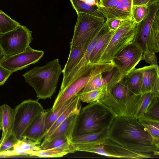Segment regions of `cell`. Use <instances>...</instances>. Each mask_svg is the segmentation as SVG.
<instances>
[{
  "instance_id": "7bdbcfd3",
  "label": "cell",
  "mask_w": 159,
  "mask_h": 159,
  "mask_svg": "<svg viewBox=\"0 0 159 159\" xmlns=\"http://www.w3.org/2000/svg\"><path fill=\"white\" fill-rule=\"evenodd\" d=\"M98 0H96V1L98 2Z\"/></svg>"
},
{
  "instance_id": "277c9868",
  "label": "cell",
  "mask_w": 159,
  "mask_h": 159,
  "mask_svg": "<svg viewBox=\"0 0 159 159\" xmlns=\"http://www.w3.org/2000/svg\"><path fill=\"white\" fill-rule=\"evenodd\" d=\"M133 43L143 52H159V2L149 6L145 18L137 24Z\"/></svg>"
},
{
  "instance_id": "4dcf8cb0",
  "label": "cell",
  "mask_w": 159,
  "mask_h": 159,
  "mask_svg": "<svg viewBox=\"0 0 159 159\" xmlns=\"http://www.w3.org/2000/svg\"><path fill=\"white\" fill-rule=\"evenodd\" d=\"M72 138L64 135L57 137L51 141L40 144L41 149H47L55 148L61 147L72 143Z\"/></svg>"
},
{
  "instance_id": "ac0fdd59",
  "label": "cell",
  "mask_w": 159,
  "mask_h": 159,
  "mask_svg": "<svg viewBox=\"0 0 159 159\" xmlns=\"http://www.w3.org/2000/svg\"><path fill=\"white\" fill-rule=\"evenodd\" d=\"M92 39L84 44L70 48L67 61L63 69V78L65 77L69 74L80 60Z\"/></svg>"
},
{
  "instance_id": "7402d4cb",
  "label": "cell",
  "mask_w": 159,
  "mask_h": 159,
  "mask_svg": "<svg viewBox=\"0 0 159 159\" xmlns=\"http://www.w3.org/2000/svg\"><path fill=\"white\" fill-rule=\"evenodd\" d=\"M81 101L80 95L78 94L76 95L73 101L69 107L46 132L45 136L48 135L53 132L68 117L73 114L78 113L81 108Z\"/></svg>"
},
{
  "instance_id": "7a4b0ae2",
  "label": "cell",
  "mask_w": 159,
  "mask_h": 159,
  "mask_svg": "<svg viewBox=\"0 0 159 159\" xmlns=\"http://www.w3.org/2000/svg\"><path fill=\"white\" fill-rule=\"evenodd\" d=\"M62 71L59 59L56 58L43 66L34 67L22 75L34 89L38 99L45 100L51 98L55 93Z\"/></svg>"
},
{
  "instance_id": "1f68e13d",
  "label": "cell",
  "mask_w": 159,
  "mask_h": 159,
  "mask_svg": "<svg viewBox=\"0 0 159 159\" xmlns=\"http://www.w3.org/2000/svg\"><path fill=\"white\" fill-rule=\"evenodd\" d=\"M155 98L153 93L149 92L141 94L140 103L135 118L138 119L146 112L149 104Z\"/></svg>"
},
{
  "instance_id": "52a82bcc",
  "label": "cell",
  "mask_w": 159,
  "mask_h": 159,
  "mask_svg": "<svg viewBox=\"0 0 159 159\" xmlns=\"http://www.w3.org/2000/svg\"><path fill=\"white\" fill-rule=\"evenodd\" d=\"M143 53L141 48L133 43L113 58L114 73L107 86L108 91L135 69L142 59Z\"/></svg>"
},
{
  "instance_id": "2e32d148",
  "label": "cell",
  "mask_w": 159,
  "mask_h": 159,
  "mask_svg": "<svg viewBox=\"0 0 159 159\" xmlns=\"http://www.w3.org/2000/svg\"><path fill=\"white\" fill-rule=\"evenodd\" d=\"M49 110L44 111L28 127L24 132L22 137L41 144L45 136V119Z\"/></svg>"
},
{
  "instance_id": "9a60e30c",
  "label": "cell",
  "mask_w": 159,
  "mask_h": 159,
  "mask_svg": "<svg viewBox=\"0 0 159 159\" xmlns=\"http://www.w3.org/2000/svg\"><path fill=\"white\" fill-rule=\"evenodd\" d=\"M16 110L7 104L0 106V128L2 131L0 145L12 134Z\"/></svg>"
},
{
  "instance_id": "e575fe53",
  "label": "cell",
  "mask_w": 159,
  "mask_h": 159,
  "mask_svg": "<svg viewBox=\"0 0 159 159\" xmlns=\"http://www.w3.org/2000/svg\"><path fill=\"white\" fill-rule=\"evenodd\" d=\"M143 115L152 119L159 120V97L153 99Z\"/></svg>"
},
{
  "instance_id": "8992f818",
  "label": "cell",
  "mask_w": 159,
  "mask_h": 159,
  "mask_svg": "<svg viewBox=\"0 0 159 159\" xmlns=\"http://www.w3.org/2000/svg\"><path fill=\"white\" fill-rule=\"evenodd\" d=\"M136 25L133 19L121 20L98 64L112 63L115 56L133 43Z\"/></svg>"
},
{
  "instance_id": "d4e9b609",
  "label": "cell",
  "mask_w": 159,
  "mask_h": 159,
  "mask_svg": "<svg viewBox=\"0 0 159 159\" xmlns=\"http://www.w3.org/2000/svg\"><path fill=\"white\" fill-rule=\"evenodd\" d=\"M114 71L113 68L110 71L107 72L104 77L102 76V73L98 74L89 82L78 94L80 95L91 90L107 86L112 78Z\"/></svg>"
},
{
  "instance_id": "4fadbf2b",
  "label": "cell",
  "mask_w": 159,
  "mask_h": 159,
  "mask_svg": "<svg viewBox=\"0 0 159 159\" xmlns=\"http://www.w3.org/2000/svg\"><path fill=\"white\" fill-rule=\"evenodd\" d=\"M141 94H135L128 99L116 100L105 95L98 102L108 108L116 116L135 118L140 103Z\"/></svg>"
},
{
  "instance_id": "5b68a950",
  "label": "cell",
  "mask_w": 159,
  "mask_h": 159,
  "mask_svg": "<svg viewBox=\"0 0 159 159\" xmlns=\"http://www.w3.org/2000/svg\"><path fill=\"white\" fill-rule=\"evenodd\" d=\"M114 67L112 63H89L87 68L78 78L63 90L59 92L51 111H54L67 101L78 95L85 85L98 75L110 72Z\"/></svg>"
},
{
  "instance_id": "603a6c76",
  "label": "cell",
  "mask_w": 159,
  "mask_h": 159,
  "mask_svg": "<svg viewBox=\"0 0 159 159\" xmlns=\"http://www.w3.org/2000/svg\"><path fill=\"white\" fill-rule=\"evenodd\" d=\"M138 120L151 136L153 143L159 147V120L152 119L145 115Z\"/></svg>"
},
{
  "instance_id": "ba28073f",
  "label": "cell",
  "mask_w": 159,
  "mask_h": 159,
  "mask_svg": "<svg viewBox=\"0 0 159 159\" xmlns=\"http://www.w3.org/2000/svg\"><path fill=\"white\" fill-rule=\"evenodd\" d=\"M70 48L84 44L91 40L105 22L103 16L97 17L82 13H77Z\"/></svg>"
},
{
  "instance_id": "6da1fadb",
  "label": "cell",
  "mask_w": 159,
  "mask_h": 159,
  "mask_svg": "<svg viewBox=\"0 0 159 159\" xmlns=\"http://www.w3.org/2000/svg\"><path fill=\"white\" fill-rule=\"evenodd\" d=\"M108 139L125 148L147 156H159V147L138 119L116 116L108 129Z\"/></svg>"
},
{
  "instance_id": "ee69618b",
  "label": "cell",
  "mask_w": 159,
  "mask_h": 159,
  "mask_svg": "<svg viewBox=\"0 0 159 159\" xmlns=\"http://www.w3.org/2000/svg\"><path fill=\"white\" fill-rule=\"evenodd\" d=\"M1 129L0 128V131H1Z\"/></svg>"
},
{
  "instance_id": "4316f807",
  "label": "cell",
  "mask_w": 159,
  "mask_h": 159,
  "mask_svg": "<svg viewBox=\"0 0 159 159\" xmlns=\"http://www.w3.org/2000/svg\"><path fill=\"white\" fill-rule=\"evenodd\" d=\"M130 90L135 94H140L142 82V73L134 69L125 77Z\"/></svg>"
},
{
  "instance_id": "f35d334b",
  "label": "cell",
  "mask_w": 159,
  "mask_h": 159,
  "mask_svg": "<svg viewBox=\"0 0 159 159\" xmlns=\"http://www.w3.org/2000/svg\"><path fill=\"white\" fill-rule=\"evenodd\" d=\"M12 73L0 65V86L5 83Z\"/></svg>"
},
{
  "instance_id": "3957f363",
  "label": "cell",
  "mask_w": 159,
  "mask_h": 159,
  "mask_svg": "<svg viewBox=\"0 0 159 159\" xmlns=\"http://www.w3.org/2000/svg\"><path fill=\"white\" fill-rule=\"evenodd\" d=\"M115 116L99 102L81 108L77 118L72 137L100 132L109 128Z\"/></svg>"
},
{
  "instance_id": "f1b7e54d",
  "label": "cell",
  "mask_w": 159,
  "mask_h": 159,
  "mask_svg": "<svg viewBox=\"0 0 159 159\" xmlns=\"http://www.w3.org/2000/svg\"><path fill=\"white\" fill-rule=\"evenodd\" d=\"M107 92V86L91 90L84 93L80 95L81 101L88 103L98 102Z\"/></svg>"
},
{
  "instance_id": "7c38bea8",
  "label": "cell",
  "mask_w": 159,
  "mask_h": 159,
  "mask_svg": "<svg viewBox=\"0 0 159 159\" xmlns=\"http://www.w3.org/2000/svg\"><path fill=\"white\" fill-rule=\"evenodd\" d=\"M98 11L107 19H132L133 0H98Z\"/></svg>"
},
{
  "instance_id": "60d3db41",
  "label": "cell",
  "mask_w": 159,
  "mask_h": 159,
  "mask_svg": "<svg viewBox=\"0 0 159 159\" xmlns=\"http://www.w3.org/2000/svg\"><path fill=\"white\" fill-rule=\"evenodd\" d=\"M121 20L117 18L108 19L106 21L110 30H116L119 26Z\"/></svg>"
},
{
  "instance_id": "ab89813d",
  "label": "cell",
  "mask_w": 159,
  "mask_h": 159,
  "mask_svg": "<svg viewBox=\"0 0 159 159\" xmlns=\"http://www.w3.org/2000/svg\"><path fill=\"white\" fill-rule=\"evenodd\" d=\"M157 2H159V0H133V7L145 6L149 7Z\"/></svg>"
},
{
  "instance_id": "d590c367",
  "label": "cell",
  "mask_w": 159,
  "mask_h": 159,
  "mask_svg": "<svg viewBox=\"0 0 159 159\" xmlns=\"http://www.w3.org/2000/svg\"><path fill=\"white\" fill-rule=\"evenodd\" d=\"M12 148V149H10L0 153V157H7L16 156H28L25 153L20 149L17 143L13 145Z\"/></svg>"
},
{
  "instance_id": "5bb4252c",
  "label": "cell",
  "mask_w": 159,
  "mask_h": 159,
  "mask_svg": "<svg viewBox=\"0 0 159 159\" xmlns=\"http://www.w3.org/2000/svg\"><path fill=\"white\" fill-rule=\"evenodd\" d=\"M142 74L141 94L152 92L154 97H159L158 66L150 65L137 69Z\"/></svg>"
},
{
  "instance_id": "e0dca14e",
  "label": "cell",
  "mask_w": 159,
  "mask_h": 159,
  "mask_svg": "<svg viewBox=\"0 0 159 159\" xmlns=\"http://www.w3.org/2000/svg\"><path fill=\"white\" fill-rule=\"evenodd\" d=\"M78 113L73 114L67 118L53 132L45 136L41 143L49 142L57 137L64 135L72 138L73 134Z\"/></svg>"
},
{
  "instance_id": "ffe728a7",
  "label": "cell",
  "mask_w": 159,
  "mask_h": 159,
  "mask_svg": "<svg viewBox=\"0 0 159 159\" xmlns=\"http://www.w3.org/2000/svg\"><path fill=\"white\" fill-rule=\"evenodd\" d=\"M134 95L129 89L125 78L107 91L105 95L113 100H123L128 99Z\"/></svg>"
},
{
  "instance_id": "b9f144b4",
  "label": "cell",
  "mask_w": 159,
  "mask_h": 159,
  "mask_svg": "<svg viewBox=\"0 0 159 159\" xmlns=\"http://www.w3.org/2000/svg\"><path fill=\"white\" fill-rule=\"evenodd\" d=\"M1 34L0 33V35ZM3 55L1 50V49L0 47V60L2 58V57H3Z\"/></svg>"
},
{
  "instance_id": "83f0119b",
  "label": "cell",
  "mask_w": 159,
  "mask_h": 159,
  "mask_svg": "<svg viewBox=\"0 0 159 159\" xmlns=\"http://www.w3.org/2000/svg\"><path fill=\"white\" fill-rule=\"evenodd\" d=\"M75 96L67 101L63 105L54 111H52L50 109H49L45 121L46 133L59 117L69 107L73 101Z\"/></svg>"
},
{
  "instance_id": "cb8c5ba5",
  "label": "cell",
  "mask_w": 159,
  "mask_h": 159,
  "mask_svg": "<svg viewBox=\"0 0 159 159\" xmlns=\"http://www.w3.org/2000/svg\"><path fill=\"white\" fill-rule=\"evenodd\" d=\"M109 128L98 132L73 137L72 144H84L101 142L108 138Z\"/></svg>"
},
{
  "instance_id": "44dd1931",
  "label": "cell",
  "mask_w": 159,
  "mask_h": 159,
  "mask_svg": "<svg viewBox=\"0 0 159 159\" xmlns=\"http://www.w3.org/2000/svg\"><path fill=\"white\" fill-rule=\"evenodd\" d=\"M116 30H109L97 41L89 56V63L98 64L102 54Z\"/></svg>"
},
{
  "instance_id": "8d00e7d4",
  "label": "cell",
  "mask_w": 159,
  "mask_h": 159,
  "mask_svg": "<svg viewBox=\"0 0 159 159\" xmlns=\"http://www.w3.org/2000/svg\"><path fill=\"white\" fill-rule=\"evenodd\" d=\"M18 140L12 134L0 145V153L12 148Z\"/></svg>"
},
{
  "instance_id": "484cf974",
  "label": "cell",
  "mask_w": 159,
  "mask_h": 159,
  "mask_svg": "<svg viewBox=\"0 0 159 159\" xmlns=\"http://www.w3.org/2000/svg\"><path fill=\"white\" fill-rule=\"evenodd\" d=\"M70 2L77 13H82L97 17L103 16L99 11L97 4L90 5L82 0H70Z\"/></svg>"
},
{
  "instance_id": "8fae6325",
  "label": "cell",
  "mask_w": 159,
  "mask_h": 159,
  "mask_svg": "<svg viewBox=\"0 0 159 159\" xmlns=\"http://www.w3.org/2000/svg\"><path fill=\"white\" fill-rule=\"evenodd\" d=\"M44 54L43 51L34 49L29 46L17 54L3 56L0 60V65L13 73L38 62Z\"/></svg>"
},
{
  "instance_id": "d6986e66",
  "label": "cell",
  "mask_w": 159,
  "mask_h": 159,
  "mask_svg": "<svg viewBox=\"0 0 159 159\" xmlns=\"http://www.w3.org/2000/svg\"><path fill=\"white\" fill-rule=\"evenodd\" d=\"M76 152L72 143L61 147L34 151L30 153V156L41 158L59 157Z\"/></svg>"
},
{
  "instance_id": "d6a6232c",
  "label": "cell",
  "mask_w": 159,
  "mask_h": 159,
  "mask_svg": "<svg viewBox=\"0 0 159 159\" xmlns=\"http://www.w3.org/2000/svg\"><path fill=\"white\" fill-rule=\"evenodd\" d=\"M17 143L20 149L28 156H30V153L32 152L41 149L40 145L39 146L40 144L25 137H22L20 140H18Z\"/></svg>"
},
{
  "instance_id": "74e56055",
  "label": "cell",
  "mask_w": 159,
  "mask_h": 159,
  "mask_svg": "<svg viewBox=\"0 0 159 159\" xmlns=\"http://www.w3.org/2000/svg\"><path fill=\"white\" fill-rule=\"evenodd\" d=\"M142 59L150 65L158 66L157 58L155 53L148 51L144 52L143 53Z\"/></svg>"
},
{
  "instance_id": "f546056e",
  "label": "cell",
  "mask_w": 159,
  "mask_h": 159,
  "mask_svg": "<svg viewBox=\"0 0 159 159\" xmlns=\"http://www.w3.org/2000/svg\"><path fill=\"white\" fill-rule=\"evenodd\" d=\"M20 25L19 23L0 10V33H5Z\"/></svg>"
},
{
  "instance_id": "30bf717a",
  "label": "cell",
  "mask_w": 159,
  "mask_h": 159,
  "mask_svg": "<svg viewBox=\"0 0 159 159\" xmlns=\"http://www.w3.org/2000/svg\"><path fill=\"white\" fill-rule=\"evenodd\" d=\"M15 109L12 134L19 140L26 129L44 110L38 101L30 99L23 101Z\"/></svg>"
},
{
  "instance_id": "836d02e7",
  "label": "cell",
  "mask_w": 159,
  "mask_h": 159,
  "mask_svg": "<svg viewBox=\"0 0 159 159\" xmlns=\"http://www.w3.org/2000/svg\"><path fill=\"white\" fill-rule=\"evenodd\" d=\"M149 7L145 6H134L132 11V18L138 24L142 21L147 15Z\"/></svg>"
},
{
  "instance_id": "9c48e42d",
  "label": "cell",
  "mask_w": 159,
  "mask_h": 159,
  "mask_svg": "<svg viewBox=\"0 0 159 159\" xmlns=\"http://www.w3.org/2000/svg\"><path fill=\"white\" fill-rule=\"evenodd\" d=\"M32 31L20 25L0 35V47L4 56H10L24 51L33 40Z\"/></svg>"
}]
</instances>
